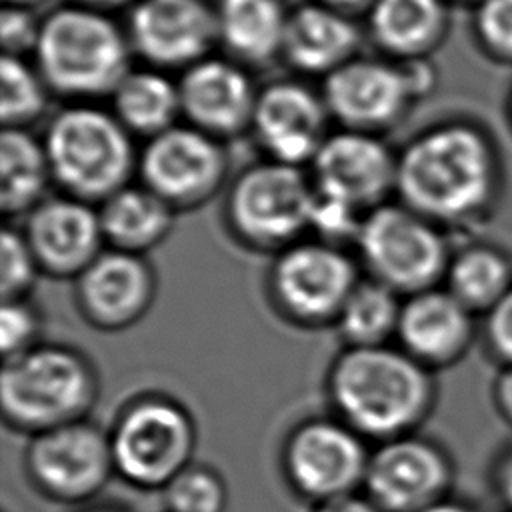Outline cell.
<instances>
[{
	"label": "cell",
	"mask_w": 512,
	"mask_h": 512,
	"mask_svg": "<svg viewBox=\"0 0 512 512\" xmlns=\"http://www.w3.org/2000/svg\"><path fill=\"white\" fill-rule=\"evenodd\" d=\"M110 110L132 136L146 140L178 124L182 118L178 80L166 70L132 66L112 90Z\"/></svg>",
	"instance_id": "25"
},
{
	"label": "cell",
	"mask_w": 512,
	"mask_h": 512,
	"mask_svg": "<svg viewBox=\"0 0 512 512\" xmlns=\"http://www.w3.org/2000/svg\"><path fill=\"white\" fill-rule=\"evenodd\" d=\"M40 2L44 0H4V4H16V6H28V8H34Z\"/></svg>",
	"instance_id": "44"
},
{
	"label": "cell",
	"mask_w": 512,
	"mask_h": 512,
	"mask_svg": "<svg viewBox=\"0 0 512 512\" xmlns=\"http://www.w3.org/2000/svg\"><path fill=\"white\" fill-rule=\"evenodd\" d=\"M444 288L472 314H486L512 288V260L488 244L452 252Z\"/></svg>",
	"instance_id": "28"
},
{
	"label": "cell",
	"mask_w": 512,
	"mask_h": 512,
	"mask_svg": "<svg viewBox=\"0 0 512 512\" xmlns=\"http://www.w3.org/2000/svg\"><path fill=\"white\" fill-rule=\"evenodd\" d=\"M402 300L388 286L362 278L334 324L344 346H382L396 338Z\"/></svg>",
	"instance_id": "29"
},
{
	"label": "cell",
	"mask_w": 512,
	"mask_h": 512,
	"mask_svg": "<svg viewBox=\"0 0 512 512\" xmlns=\"http://www.w3.org/2000/svg\"><path fill=\"white\" fill-rule=\"evenodd\" d=\"M476 314L444 286L428 288L402 300L398 346L430 370L456 364L476 338Z\"/></svg>",
	"instance_id": "21"
},
{
	"label": "cell",
	"mask_w": 512,
	"mask_h": 512,
	"mask_svg": "<svg viewBox=\"0 0 512 512\" xmlns=\"http://www.w3.org/2000/svg\"><path fill=\"white\" fill-rule=\"evenodd\" d=\"M126 34L134 56L160 70H186L218 44L216 12L206 0H134Z\"/></svg>",
	"instance_id": "15"
},
{
	"label": "cell",
	"mask_w": 512,
	"mask_h": 512,
	"mask_svg": "<svg viewBox=\"0 0 512 512\" xmlns=\"http://www.w3.org/2000/svg\"><path fill=\"white\" fill-rule=\"evenodd\" d=\"M108 438L116 476L140 490H162L194 462L198 428L182 402L148 392L118 410Z\"/></svg>",
	"instance_id": "7"
},
{
	"label": "cell",
	"mask_w": 512,
	"mask_h": 512,
	"mask_svg": "<svg viewBox=\"0 0 512 512\" xmlns=\"http://www.w3.org/2000/svg\"><path fill=\"white\" fill-rule=\"evenodd\" d=\"M22 232L40 272L76 280L106 248L98 206L70 194H48L26 216Z\"/></svg>",
	"instance_id": "19"
},
{
	"label": "cell",
	"mask_w": 512,
	"mask_h": 512,
	"mask_svg": "<svg viewBox=\"0 0 512 512\" xmlns=\"http://www.w3.org/2000/svg\"><path fill=\"white\" fill-rule=\"evenodd\" d=\"M312 512H384L372 498L360 492L338 496L314 506Z\"/></svg>",
	"instance_id": "39"
},
{
	"label": "cell",
	"mask_w": 512,
	"mask_h": 512,
	"mask_svg": "<svg viewBox=\"0 0 512 512\" xmlns=\"http://www.w3.org/2000/svg\"><path fill=\"white\" fill-rule=\"evenodd\" d=\"M320 2H324V4H328V6H334V8H338V10L350 14V12H354V10H362V8L366 10L372 0H320Z\"/></svg>",
	"instance_id": "41"
},
{
	"label": "cell",
	"mask_w": 512,
	"mask_h": 512,
	"mask_svg": "<svg viewBox=\"0 0 512 512\" xmlns=\"http://www.w3.org/2000/svg\"><path fill=\"white\" fill-rule=\"evenodd\" d=\"M328 120L320 90L302 80L278 78L260 86L250 130L266 158L304 166L328 136Z\"/></svg>",
	"instance_id": "18"
},
{
	"label": "cell",
	"mask_w": 512,
	"mask_h": 512,
	"mask_svg": "<svg viewBox=\"0 0 512 512\" xmlns=\"http://www.w3.org/2000/svg\"><path fill=\"white\" fill-rule=\"evenodd\" d=\"M314 196L312 178L302 166L264 158L228 182L224 226L240 246L276 254L310 232Z\"/></svg>",
	"instance_id": "6"
},
{
	"label": "cell",
	"mask_w": 512,
	"mask_h": 512,
	"mask_svg": "<svg viewBox=\"0 0 512 512\" xmlns=\"http://www.w3.org/2000/svg\"><path fill=\"white\" fill-rule=\"evenodd\" d=\"M492 400L500 418L512 426V364L500 366L492 382Z\"/></svg>",
	"instance_id": "38"
},
{
	"label": "cell",
	"mask_w": 512,
	"mask_h": 512,
	"mask_svg": "<svg viewBox=\"0 0 512 512\" xmlns=\"http://www.w3.org/2000/svg\"><path fill=\"white\" fill-rule=\"evenodd\" d=\"M98 396V370L78 348L40 342L18 356L2 360V420L16 432L34 436L86 420Z\"/></svg>",
	"instance_id": "4"
},
{
	"label": "cell",
	"mask_w": 512,
	"mask_h": 512,
	"mask_svg": "<svg viewBox=\"0 0 512 512\" xmlns=\"http://www.w3.org/2000/svg\"><path fill=\"white\" fill-rule=\"evenodd\" d=\"M360 42L362 32L348 12L310 0L290 8L280 58L300 74L326 78L358 56Z\"/></svg>",
	"instance_id": "22"
},
{
	"label": "cell",
	"mask_w": 512,
	"mask_h": 512,
	"mask_svg": "<svg viewBox=\"0 0 512 512\" xmlns=\"http://www.w3.org/2000/svg\"><path fill=\"white\" fill-rule=\"evenodd\" d=\"M22 462L30 486L60 504L88 502L116 476L108 430L90 418L30 436Z\"/></svg>",
	"instance_id": "12"
},
{
	"label": "cell",
	"mask_w": 512,
	"mask_h": 512,
	"mask_svg": "<svg viewBox=\"0 0 512 512\" xmlns=\"http://www.w3.org/2000/svg\"><path fill=\"white\" fill-rule=\"evenodd\" d=\"M442 22L440 0H372L366 8V34L394 60H418L436 42Z\"/></svg>",
	"instance_id": "26"
},
{
	"label": "cell",
	"mask_w": 512,
	"mask_h": 512,
	"mask_svg": "<svg viewBox=\"0 0 512 512\" xmlns=\"http://www.w3.org/2000/svg\"><path fill=\"white\" fill-rule=\"evenodd\" d=\"M260 86L250 68L224 56H206L180 72L182 120L226 140L250 130Z\"/></svg>",
	"instance_id": "20"
},
{
	"label": "cell",
	"mask_w": 512,
	"mask_h": 512,
	"mask_svg": "<svg viewBox=\"0 0 512 512\" xmlns=\"http://www.w3.org/2000/svg\"><path fill=\"white\" fill-rule=\"evenodd\" d=\"M482 338L492 358L502 366L512 364V288L484 314Z\"/></svg>",
	"instance_id": "35"
},
{
	"label": "cell",
	"mask_w": 512,
	"mask_h": 512,
	"mask_svg": "<svg viewBox=\"0 0 512 512\" xmlns=\"http://www.w3.org/2000/svg\"><path fill=\"white\" fill-rule=\"evenodd\" d=\"M42 142L58 190L90 204H102L138 174L134 136L94 102H68L54 112Z\"/></svg>",
	"instance_id": "5"
},
{
	"label": "cell",
	"mask_w": 512,
	"mask_h": 512,
	"mask_svg": "<svg viewBox=\"0 0 512 512\" xmlns=\"http://www.w3.org/2000/svg\"><path fill=\"white\" fill-rule=\"evenodd\" d=\"M126 28L86 4L52 8L40 24L32 62L52 94L68 102L108 98L132 68Z\"/></svg>",
	"instance_id": "2"
},
{
	"label": "cell",
	"mask_w": 512,
	"mask_h": 512,
	"mask_svg": "<svg viewBox=\"0 0 512 512\" xmlns=\"http://www.w3.org/2000/svg\"><path fill=\"white\" fill-rule=\"evenodd\" d=\"M40 24L42 18H38L32 8L4 4L0 12V40L4 54L32 58L40 34Z\"/></svg>",
	"instance_id": "34"
},
{
	"label": "cell",
	"mask_w": 512,
	"mask_h": 512,
	"mask_svg": "<svg viewBox=\"0 0 512 512\" xmlns=\"http://www.w3.org/2000/svg\"><path fill=\"white\" fill-rule=\"evenodd\" d=\"M454 474L450 452L412 432L370 450L362 490L384 512H420L450 496Z\"/></svg>",
	"instance_id": "14"
},
{
	"label": "cell",
	"mask_w": 512,
	"mask_h": 512,
	"mask_svg": "<svg viewBox=\"0 0 512 512\" xmlns=\"http://www.w3.org/2000/svg\"><path fill=\"white\" fill-rule=\"evenodd\" d=\"M156 290V272L146 256L104 248L74 280V302L88 326L120 332L148 314Z\"/></svg>",
	"instance_id": "17"
},
{
	"label": "cell",
	"mask_w": 512,
	"mask_h": 512,
	"mask_svg": "<svg viewBox=\"0 0 512 512\" xmlns=\"http://www.w3.org/2000/svg\"><path fill=\"white\" fill-rule=\"evenodd\" d=\"M42 342V314L30 298L2 300L0 350L2 360L18 356Z\"/></svg>",
	"instance_id": "33"
},
{
	"label": "cell",
	"mask_w": 512,
	"mask_h": 512,
	"mask_svg": "<svg viewBox=\"0 0 512 512\" xmlns=\"http://www.w3.org/2000/svg\"><path fill=\"white\" fill-rule=\"evenodd\" d=\"M478 26L494 50L512 54V0H486L478 14Z\"/></svg>",
	"instance_id": "36"
},
{
	"label": "cell",
	"mask_w": 512,
	"mask_h": 512,
	"mask_svg": "<svg viewBox=\"0 0 512 512\" xmlns=\"http://www.w3.org/2000/svg\"><path fill=\"white\" fill-rule=\"evenodd\" d=\"M138 176L176 212L198 208L226 184L224 140L178 122L146 140L138 154Z\"/></svg>",
	"instance_id": "13"
},
{
	"label": "cell",
	"mask_w": 512,
	"mask_h": 512,
	"mask_svg": "<svg viewBox=\"0 0 512 512\" xmlns=\"http://www.w3.org/2000/svg\"><path fill=\"white\" fill-rule=\"evenodd\" d=\"M160 492L166 512H226L228 506L224 476L200 462L188 464Z\"/></svg>",
	"instance_id": "31"
},
{
	"label": "cell",
	"mask_w": 512,
	"mask_h": 512,
	"mask_svg": "<svg viewBox=\"0 0 512 512\" xmlns=\"http://www.w3.org/2000/svg\"><path fill=\"white\" fill-rule=\"evenodd\" d=\"M428 82L418 60L356 56L322 78L320 92L338 128L382 136L406 116Z\"/></svg>",
	"instance_id": "10"
},
{
	"label": "cell",
	"mask_w": 512,
	"mask_h": 512,
	"mask_svg": "<svg viewBox=\"0 0 512 512\" xmlns=\"http://www.w3.org/2000/svg\"><path fill=\"white\" fill-rule=\"evenodd\" d=\"M80 512H128V510H124V508H120V506L98 504V506H88V508H84V510H80Z\"/></svg>",
	"instance_id": "43"
},
{
	"label": "cell",
	"mask_w": 512,
	"mask_h": 512,
	"mask_svg": "<svg viewBox=\"0 0 512 512\" xmlns=\"http://www.w3.org/2000/svg\"><path fill=\"white\" fill-rule=\"evenodd\" d=\"M420 512H478V510L472 504L464 502V500H456V498L448 496V498H444V500H440V502H436V504H432V506H428Z\"/></svg>",
	"instance_id": "40"
},
{
	"label": "cell",
	"mask_w": 512,
	"mask_h": 512,
	"mask_svg": "<svg viewBox=\"0 0 512 512\" xmlns=\"http://www.w3.org/2000/svg\"><path fill=\"white\" fill-rule=\"evenodd\" d=\"M490 190L482 138L464 126H440L414 136L396 154V194L420 216L460 222L476 214Z\"/></svg>",
	"instance_id": "3"
},
{
	"label": "cell",
	"mask_w": 512,
	"mask_h": 512,
	"mask_svg": "<svg viewBox=\"0 0 512 512\" xmlns=\"http://www.w3.org/2000/svg\"><path fill=\"white\" fill-rule=\"evenodd\" d=\"M72 2H78V4H86V6H92V8H98V10H110V8H118V6H124V4H130L134 0H72Z\"/></svg>",
	"instance_id": "42"
},
{
	"label": "cell",
	"mask_w": 512,
	"mask_h": 512,
	"mask_svg": "<svg viewBox=\"0 0 512 512\" xmlns=\"http://www.w3.org/2000/svg\"><path fill=\"white\" fill-rule=\"evenodd\" d=\"M98 214L106 248L146 256L168 238L178 212L142 182H130L98 204Z\"/></svg>",
	"instance_id": "24"
},
{
	"label": "cell",
	"mask_w": 512,
	"mask_h": 512,
	"mask_svg": "<svg viewBox=\"0 0 512 512\" xmlns=\"http://www.w3.org/2000/svg\"><path fill=\"white\" fill-rule=\"evenodd\" d=\"M358 260L342 246L302 238L274 254L266 272L270 306L300 328L334 326L362 280Z\"/></svg>",
	"instance_id": "9"
},
{
	"label": "cell",
	"mask_w": 512,
	"mask_h": 512,
	"mask_svg": "<svg viewBox=\"0 0 512 512\" xmlns=\"http://www.w3.org/2000/svg\"><path fill=\"white\" fill-rule=\"evenodd\" d=\"M218 44L246 68H260L282 56L290 8L284 0H216Z\"/></svg>",
	"instance_id": "23"
},
{
	"label": "cell",
	"mask_w": 512,
	"mask_h": 512,
	"mask_svg": "<svg viewBox=\"0 0 512 512\" xmlns=\"http://www.w3.org/2000/svg\"><path fill=\"white\" fill-rule=\"evenodd\" d=\"M308 166L316 192L362 214L396 192V154L378 134L348 128L328 132Z\"/></svg>",
	"instance_id": "16"
},
{
	"label": "cell",
	"mask_w": 512,
	"mask_h": 512,
	"mask_svg": "<svg viewBox=\"0 0 512 512\" xmlns=\"http://www.w3.org/2000/svg\"><path fill=\"white\" fill-rule=\"evenodd\" d=\"M50 88L36 64L22 56H2L0 118L2 128H28L48 110Z\"/></svg>",
	"instance_id": "30"
},
{
	"label": "cell",
	"mask_w": 512,
	"mask_h": 512,
	"mask_svg": "<svg viewBox=\"0 0 512 512\" xmlns=\"http://www.w3.org/2000/svg\"><path fill=\"white\" fill-rule=\"evenodd\" d=\"M354 248L362 272L402 298L440 286L452 258L438 224L400 200L364 214Z\"/></svg>",
	"instance_id": "8"
},
{
	"label": "cell",
	"mask_w": 512,
	"mask_h": 512,
	"mask_svg": "<svg viewBox=\"0 0 512 512\" xmlns=\"http://www.w3.org/2000/svg\"><path fill=\"white\" fill-rule=\"evenodd\" d=\"M326 396L336 418L380 444L418 432L438 386L434 370L400 346H344L328 368Z\"/></svg>",
	"instance_id": "1"
},
{
	"label": "cell",
	"mask_w": 512,
	"mask_h": 512,
	"mask_svg": "<svg viewBox=\"0 0 512 512\" xmlns=\"http://www.w3.org/2000/svg\"><path fill=\"white\" fill-rule=\"evenodd\" d=\"M54 184L42 138L28 128H2L0 206L4 216H26Z\"/></svg>",
	"instance_id": "27"
},
{
	"label": "cell",
	"mask_w": 512,
	"mask_h": 512,
	"mask_svg": "<svg viewBox=\"0 0 512 512\" xmlns=\"http://www.w3.org/2000/svg\"><path fill=\"white\" fill-rule=\"evenodd\" d=\"M492 488L506 512H512V446L502 450L492 466Z\"/></svg>",
	"instance_id": "37"
},
{
	"label": "cell",
	"mask_w": 512,
	"mask_h": 512,
	"mask_svg": "<svg viewBox=\"0 0 512 512\" xmlns=\"http://www.w3.org/2000/svg\"><path fill=\"white\" fill-rule=\"evenodd\" d=\"M40 266L22 232L6 224L0 236V296L2 300L28 298L38 276Z\"/></svg>",
	"instance_id": "32"
},
{
	"label": "cell",
	"mask_w": 512,
	"mask_h": 512,
	"mask_svg": "<svg viewBox=\"0 0 512 512\" xmlns=\"http://www.w3.org/2000/svg\"><path fill=\"white\" fill-rule=\"evenodd\" d=\"M356 430L336 416L298 422L284 438L280 466L290 490L314 506L364 486L370 450Z\"/></svg>",
	"instance_id": "11"
}]
</instances>
